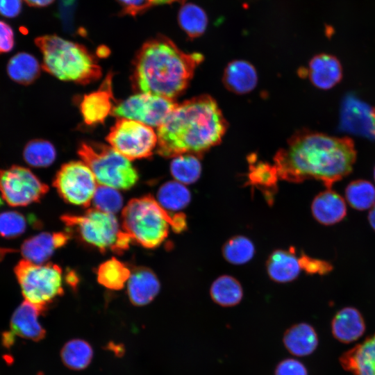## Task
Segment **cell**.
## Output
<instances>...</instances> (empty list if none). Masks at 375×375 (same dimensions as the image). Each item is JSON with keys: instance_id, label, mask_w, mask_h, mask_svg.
Returning <instances> with one entry per match:
<instances>
[{"instance_id": "obj_5", "label": "cell", "mask_w": 375, "mask_h": 375, "mask_svg": "<svg viewBox=\"0 0 375 375\" xmlns=\"http://www.w3.org/2000/svg\"><path fill=\"white\" fill-rule=\"evenodd\" d=\"M42 54V69L65 81L88 84L101 76V68L96 58L83 45L56 35L35 39Z\"/></svg>"}, {"instance_id": "obj_25", "label": "cell", "mask_w": 375, "mask_h": 375, "mask_svg": "<svg viewBox=\"0 0 375 375\" xmlns=\"http://www.w3.org/2000/svg\"><path fill=\"white\" fill-rule=\"evenodd\" d=\"M210 295L212 301L223 307L238 305L242 299L243 290L240 283L233 276L222 275L211 284Z\"/></svg>"}, {"instance_id": "obj_30", "label": "cell", "mask_w": 375, "mask_h": 375, "mask_svg": "<svg viewBox=\"0 0 375 375\" xmlns=\"http://www.w3.org/2000/svg\"><path fill=\"white\" fill-rule=\"evenodd\" d=\"M158 202L167 211H179L190 203L191 193L182 183L178 181H168L158 190Z\"/></svg>"}, {"instance_id": "obj_10", "label": "cell", "mask_w": 375, "mask_h": 375, "mask_svg": "<svg viewBox=\"0 0 375 375\" xmlns=\"http://www.w3.org/2000/svg\"><path fill=\"white\" fill-rule=\"evenodd\" d=\"M49 190L29 169L14 165L0 169V192L10 206H26L38 202Z\"/></svg>"}, {"instance_id": "obj_28", "label": "cell", "mask_w": 375, "mask_h": 375, "mask_svg": "<svg viewBox=\"0 0 375 375\" xmlns=\"http://www.w3.org/2000/svg\"><path fill=\"white\" fill-rule=\"evenodd\" d=\"M178 22L181 28L191 38L201 36L208 26V17L200 6L192 3H184L178 13Z\"/></svg>"}, {"instance_id": "obj_7", "label": "cell", "mask_w": 375, "mask_h": 375, "mask_svg": "<svg viewBox=\"0 0 375 375\" xmlns=\"http://www.w3.org/2000/svg\"><path fill=\"white\" fill-rule=\"evenodd\" d=\"M78 154L102 185L128 190L138 180V173L131 161L111 147L101 143L83 142Z\"/></svg>"}, {"instance_id": "obj_20", "label": "cell", "mask_w": 375, "mask_h": 375, "mask_svg": "<svg viewBox=\"0 0 375 375\" xmlns=\"http://www.w3.org/2000/svg\"><path fill=\"white\" fill-rule=\"evenodd\" d=\"M267 272L271 280L281 283L294 281L301 270L299 257L294 248L272 251L266 262Z\"/></svg>"}, {"instance_id": "obj_49", "label": "cell", "mask_w": 375, "mask_h": 375, "mask_svg": "<svg viewBox=\"0 0 375 375\" xmlns=\"http://www.w3.org/2000/svg\"><path fill=\"white\" fill-rule=\"evenodd\" d=\"M2 204H3V198L0 197V207L2 206Z\"/></svg>"}, {"instance_id": "obj_15", "label": "cell", "mask_w": 375, "mask_h": 375, "mask_svg": "<svg viewBox=\"0 0 375 375\" xmlns=\"http://www.w3.org/2000/svg\"><path fill=\"white\" fill-rule=\"evenodd\" d=\"M69 234L62 232L40 233L22 243L20 252L24 260L35 264H43L56 249L63 247L69 240Z\"/></svg>"}, {"instance_id": "obj_36", "label": "cell", "mask_w": 375, "mask_h": 375, "mask_svg": "<svg viewBox=\"0 0 375 375\" xmlns=\"http://www.w3.org/2000/svg\"><path fill=\"white\" fill-rule=\"evenodd\" d=\"M92 200L95 208L111 214L118 212L123 203L117 189L102 185L97 188Z\"/></svg>"}, {"instance_id": "obj_37", "label": "cell", "mask_w": 375, "mask_h": 375, "mask_svg": "<svg viewBox=\"0 0 375 375\" xmlns=\"http://www.w3.org/2000/svg\"><path fill=\"white\" fill-rule=\"evenodd\" d=\"M26 219L19 212L8 210L0 213V236L13 239L22 235L26 228Z\"/></svg>"}, {"instance_id": "obj_44", "label": "cell", "mask_w": 375, "mask_h": 375, "mask_svg": "<svg viewBox=\"0 0 375 375\" xmlns=\"http://www.w3.org/2000/svg\"><path fill=\"white\" fill-rule=\"evenodd\" d=\"M185 0H149L151 7L154 6H160L164 4H171L174 2H179L183 3Z\"/></svg>"}, {"instance_id": "obj_1", "label": "cell", "mask_w": 375, "mask_h": 375, "mask_svg": "<svg viewBox=\"0 0 375 375\" xmlns=\"http://www.w3.org/2000/svg\"><path fill=\"white\" fill-rule=\"evenodd\" d=\"M356 159L351 139L302 130L276 153L274 165L284 181L300 183L316 179L331 188L351 172Z\"/></svg>"}, {"instance_id": "obj_31", "label": "cell", "mask_w": 375, "mask_h": 375, "mask_svg": "<svg viewBox=\"0 0 375 375\" xmlns=\"http://www.w3.org/2000/svg\"><path fill=\"white\" fill-rule=\"evenodd\" d=\"M131 273L130 269L125 264L112 258L99 267L97 281L108 289L118 290L123 288Z\"/></svg>"}, {"instance_id": "obj_19", "label": "cell", "mask_w": 375, "mask_h": 375, "mask_svg": "<svg viewBox=\"0 0 375 375\" xmlns=\"http://www.w3.org/2000/svg\"><path fill=\"white\" fill-rule=\"evenodd\" d=\"M128 281V298L135 306L148 304L156 297L160 290L156 276L146 267L134 269Z\"/></svg>"}, {"instance_id": "obj_43", "label": "cell", "mask_w": 375, "mask_h": 375, "mask_svg": "<svg viewBox=\"0 0 375 375\" xmlns=\"http://www.w3.org/2000/svg\"><path fill=\"white\" fill-rule=\"evenodd\" d=\"M27 5L31 7H45L51 4L55 0H24Z\"/></svg>"}, {"instance_id": "obj_8", "label": "cell", "mask_w": 375, "mask_h": 375, "mask_svg": "<svg viewBox=\"0 0 375 375\" xmlns=\"http://www.w3.org/2000/svg\"><path fill=\"white\" fill-rule=\"evenodd\" d=\"M14 272L24 300L43 312L63 294L62 269L56 264H35L24 259Z\"/></svg>"}, {"instance_id": "obj_9", "label": "cell", "mask_w": 375, "mask_h": 375, "mask_svg": "<svg viewBox=\"0 0 375 375\" xmlns=\"http://www.w3.org/2000/svg\"><path fill=\"white\" fill-rule=\"evenodd\" d=\"M115 151L129 160L151 156L158 142L153 129L140 122L121 118L106 137Z\"/></svg>"}, {"instance_id": "obj_26", "label": "cell", "mask_w": 375, "mask_h": 375, "mask_svg": "<svg viewBox=\"0 0 375 375\" xmlns=\"http://www.w3.org/2000/svg\"><path fill=\"white\" fill-rule=\"evenodd\" d=\"M250 164L248 184L262 191L267 202L272 203L279 178L275 166L262 161Z\"/></svg>"}, {"instance_id": "obj_3", "label": "cell", "mask_w": 375, "mask_h": 375, "mask_svg": "<svg viewBox=\"0 0 375 375\" xmlns=\"http://www.w3.org/2000/svg\"><path fill=\"white\" fill-rule=\"evenodd\" d=\"M203 56L187 53L165 35L145 42L133 60V88L138 92L174 99L188 86Z\"/></svg>"}, {"instance_id": "obj_48", "label": "cell", "mask_w": 375, "mask_h": 375, "mask_svg": "<svg viewBox=\"0 0 375 375\" xmlns=\"http://www.w3.org/2000/svg\"><path fill=\"white\" fill-rule=\"evenodd\" d=\"M372 117L374 122V134L375 135V108L372 110Z\"/></svg>"}, {"instance_id": "obj_24", "label": "cell", "mask_w": 375, "mask_h": 375, "mask_svg": "<svg viewBox=\"0 0 375 375\" xmlns=\"http://www.w3.org/2000/svg\"><path fill=\"white\" fill-rule=\"evenodd\" d=\"M7 72L13 81L27 85L38 78L40 74V66L33 55L26 52H19L9 60Z\"/></svg>"}, {"instance_id": "obj_22", "label": "cell", "mask_w": 375, "mask_h": 375, "mask_svg": "<svg viewBox=\"0 0 375 375\" xmlns=\"http://www.w3.org/2000/svg\"><path fill=\"white\" fill-rule=\"evenodd\" d=\"M225 87L236 94H245L256 87L258 76L256 69L243 60H233L226 67L223 74Z\"/></svg>"}, {"instance_id": "obj_23", "label": "cell", "mask_w": 375, "mask_h": 375, "mask_svg": "<svg viewBox=\"0 0 375 375\" xmlns=\"http://www.w3.org/2000/svg\"><path fill=\"white\" fill-rule=\"evenodd\" d=\"M283 342L291 354L302 357L314 352L318 345V337L311 325L302 322L294 324L285 331Z\"/></svg>"}, {"instance_id": "obj_4", "label": "cell", "mask_w": 375, "mask_h": 375, "mask_svg": "<svg viewBox=\"0 0 375 375\" xmlns=\"http://www.w3.org/2000/svg\"><path fill=\"white\" fill-rule=\"evenodd\" d=\"M122 228L140 245L155 248L167 238L169 226L176 233L187 228L186 216L162 208L151 195L131 199L122 211Z\"/></svg>"}, {"instance_id": "obj_17", "label": "cell", "mask_w": 375, "mask_h": 375, "mask_svg": "<svg viewBox=\"0 0 375 375\" xmlns=\"http://www.w3.org/2000/svg\"><path fill=\"white\" fill-rule=\"evenodd\" d=\"M340 360L353 375H375V334L344 353Z\"/></svg>"}, {"instance_id": "obj_11", "label": "cell", "mask_w": 375, "mask_h": 375, "mask_svg": "<svg viewBox=\"0 0 375 375\" xmlns=\"http://www.w3.org/2000/svg\"><path fill=\"white\" fill-rule=\"evenodd\" d=\"M96 178L84 162L72 161L62 165L53 185L59 195L67 203L88 206L97 190Z\"/></svg>"}, {"instance_id": "obj_50", "label": "cell", "mask_w": 375, "mask_h": 375, "mask_svg": "<svg viewBox=\"0 0 375 375\" xmlns=\"http://www.w3.org/2000/svg\"><path fill=\"white\" fill-rule=\"evenodd\" d=\"M374 181H375V167H374Z\"/></svg>"}, {"instance_id": "obj_34", "label": "cell", "mask_w": 375, "mask_h": 375, "mask_svg": "<svg viewBox=\"0 0 375 375\" xmlns=\"http://www.w3.org/2000/svg\"><path fill=\"white\" fill-rule=\"evenodd\" d=\"M222 253L228 262L233 265H243L253 258L255 246L249 238L235 235L224 244Z\"/></svg>"}, {"instance_id": "obj_12", "label": "cell", "mask_w": 375, "mask_h": 375, "mask_svg": "<svg viewBox=\"0 0 375 375\" xmlns=\"http://www.w3.org/2000/svg\"><path fill=\"white\" fill-rule=\"evenodd\" d=\"M174 99L147 93L131 96L114 107L115 116L133 119L149 126H160L175 109Z\"/></svg>"}, {"instance_id": "obj_29", "label": "cell", "mask_w": 375, "mask_h": 375, "mask_svg": "<svg viewBox=\"0 0 375 375\" xmlns=\"http://www.w3.org/2000/svg\"><path fill=\"white\" fill-rule=\"evenodd\" d=\"M342 119L344 124L353 131L374 135L372 110L366 108L365 104L354 99L347 101Z\"/></svg>"}, {"instance_id": "obj_41", "label": "cell", "mask_w": 375, "mask_h": 375, "mask_svg": "<svg viewBox=\"0 0 375 375\" xmlns=\"http://www.w3.org/2000/svg\"><path fill=\"white\" fill-rule=\"evenodd\" d=\"M15 45L12 28L6 22L0 20V53L10 51Z\"/></svg>"}, {"instance_id": "obj_13", "label": "cell", "mask_w": 375, "mask_h": 375, "mask_svg": "<svg viewBox=\"0 0 375 375\" xmlns=\"http://www.w3.org/2000/svg\"><path fill=\"white\" fill-rule=\"evenodd\" d=\"M42 313L38 308L24 300L12 315L10 331L3 333V344L10 347L16 336L34 342L42 340L46 335V331L39 322L38 317Z\"/></svg>"}, {"instance_id": "obj_38", "label": "cell", "mask_w": 375, "mask_h": 375, "mask_svg": "<svg viewBox=\"0 0 375 375\" xmlns=\"http://www.w3.org/2000/svg\"><path fill=\"white\" fill-rule=\"evenodd\" d=\"M299 260L301 270L310 275H326L333 269L330 262L311 257L305 253H301Z\"/></svg>"}, {"instance_id": "obj_14", "label": "cell", "mask_w": 375, "mask_h": 375, "mask_svg": "<svg viewBox=\"0 0 375 375\" xmlns=\"http://www.w3.org/2000/svg\"><path fill=\"white\" fill-rule=\"evenodd\" d=\"M112 76V74H108L100 88L84 95L81 101V112L84 122L88 126L102 124L108 115L112 114L114 108Z\"/></svg>"}, {"instance_id": "obj_32", "label": "cell", "mask_w": 375, "mask_h": 375, "mask_svg": "<svg viewBox=\"0 0 375 375\" xmlns=\"http://www.w3.org/2000/svg\"><path fill=\"white\" fill-rule=\"evenodd\" d=\"M344 196L351 208L358 210H368L375 203V187L367 180H355L347 185Z\"/></svg>"}, {"instance_id": "obj_33", "label": "cell", "mask_w": 375, "mask_h": 375, "mask_svg": "<svg viewBox=\"0 0 375 375\" xmlns=\"http://www.w3.org/2000/svg\"><path fill=\"white\" fill-rule=\"evenodd\" d=\"M201 164L197 156L183 154L174 157L170 164L172 176L182 184L195 183L201 174Z\"/></svg>"}, {"instance_id": "obj_6", "label": "cell", "mask_w": 375, "mask_h": 375, "mask_svg": "<svg viewBox=\"0 0 375 375\" xmlns=\"http://www.w3.org/2000/svg\"><path fill=\"white\" fill-rule=\"evenodd\" d=\"M61 220L81 241L101 252L110 250L121 254L132 241L113 214L97 208L88 209L81 215H64Z\"/></svg>"}, {"instance_id": "obj_40", "label": "cell", "mask_w": 375, "mask_h": 375, "mask_svg": "<svg viewBox=\"0 0 375 375\" xmlns=\"http://www.w3.org/2000/svg\"><path fill=\"white\" fill-rule=\"evenodd\" d=\"M122 6L120 15L135 17L142 14L151 8L149 0H116Z\"/></svg>"}, {"instance_id": "obj_39", "label": "cell", "mask_w": 375, "mask_h": 375, "mask_svg": "<svg viewBox=\"0 0 375 375\" xmlns=\"http://www.w3.org/2000/svg\"><path fill=\"white\" fill-rule=\"evenodd\" d=\"M274 375H308L305 365L294 358H286L278 363Z\"/></svg>"}, {"instance_id": "obj_16", "label": "cell", "mask_w": 375, "mask_h": 375, "mask_svg": "<svg viewBox=\"0 0 375 375\" xmlns=\"http://www.w3.org/2000/svg\"><path fill=\"white\" fill-rule=\"evenodd\" d=\"M314 219L324 226H332L342 221L347 212L345 199L331 188L318 193L310 206Z\"/></svg>"}, {"instance_id": "obj_35", "label": "cell", "mask_w": 375, "mask_h": 375, "mask_svg": "<svg viewBox=\"0 0 375 375\" xmlns=\"http://www.w3.org/2000/svg\"><path fill=\"white\" fill-rule=\"evenodd\" d=\"M56 149L49 141L35 139L24 147L23 157L25 162L34 167H46L56 159Z\"/></svg>"}, {"instance_id": "obj_18", "label": "cell", "mask_w": 375, "mask_h": 375, "mask_svg": "<svg viewBox=\"0 0 375 375\" xmlns=\"http://www.w3.org/2000/svg\"><path fill=\"white\" fill-rule=\"evenodd\" d=\"M307 74L315 86L322 90H328L340 81L342 69L337 58L332 55L321 53L310 60Z\"/></svg>"}, {"instance_id": "obj_21", "label": "cell", "mask_w": 375, "mask_h": 375, "mask_svg": "<svg viewBox=\"0 0 375 375\" xmlns=\"http://www.w3.org/2000/svg\"><path fill=\"white\" fill-rule=\"evenodd\" d=\"M365 331V320L360 311L353 307L340 309L331 322L333 336L343 343H351L360 338Z\"/></svg>"}, {"instance_id": "obj_27", "label": "cell", "mask_w": 375, "mask_h": 375, "mask_svg": "<svg viewBox=\"0 0 375 375\" xmlns=\"http://www.w3.org/2000/svg\"><path fill=\"white\" fill-rule=\"evenodd\" d=\"M93 355L91 344L79 338L67 341L60 350V358L64 365L72 370L87 368L92 362Z\"/></svg>"}, {"instance_id": "obj_2", "label": "cell", "mask_w": 375, "mask_h": 375, "mask_svg": "<svg viewBox=\"0 0 375 375\" xmlns=\"http://www.w3.org/2000/svg\"><path fill=\"white\" fill-rule=\"evenodd\" d=\"M228 127L215 100L200 95L178 104L157 131V153L165 158L202 155L222 140Z\"/></svg>"}, {"instance_id": "obj_45", "label": "cell", "mask_w": 375, "mask_h": 375, "mask_svg": "<svg viewBox=\"0 0 375 375\" xmlns=\"http://www.w3.org/2000/svg\"><path fill=\"white\" fill-rule=\"evenodd\" d=\"M367 219L370 226L375 231V203L369 209Z\"/></svg>"}, {"instance_id": "obj_46", "label": "cell", "mask_w": 375, "mask_h": 375, "mask_svg": "<svg viewBox=\"0 0 375 375\" xmlns=\"http://www.w3.org/2000/svg\"><path fill=\"white\" fill-rule=\"evenodd\" d=\"M67 281L72 285L73 287H75L78 282V279L75 274L72 272H70L67 276Z\"/></svg>"}, {"instance_id": "obj_47", "label": "cell", "mask_w": 375, "mask_h": 375, "mask_svg": "<svg viewBox=\"0 0 375 375\" xmlns=\"http://www.w3.org/2000/svg\"><path fill=\"white\" fill-rule=\"evenodd\" d=\"M108 49L106 47L103 46L98 48L97 53L98 55L103 56L104 54L108 55Z\"/></svg>"}, {"instance_id": "obj_42", "label": "cell", "mask_w": 375, "mask_h": 375, "mask_svg": "<svg viewBox=\"0 0 375 375\" xmlns=\"http://www.w3.org/2000/svg\"><path fill=\"white\" fill-rule=\"evenodd\" d=\"M22 0H0V15L8 18L17 17L21 12Z\"/></svg>"}]
</instances>
